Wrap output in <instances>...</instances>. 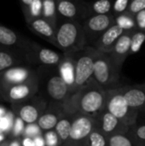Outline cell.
Returning a JSON list of instances; mask_svg holds the SVG:
<instances>
[{"label": "cell", "instance_id": "6da1fadb", "mask_svg": "<svg viewBox=\"0 0 145 146\" xmlns=\"http://www.w3.org/2000/svg\"><path fill=\"white\" fill-rule=\"evenodd\" d=\"M106 99L107 91L92 80L76 91L62 108L65 113H80L97 120L106 108Z\"/></svg>", "mask_w": 145, "mask_h": 146}, {"label": "cell", "instance_id": "7a4b0ae2", "mask_svg": "<svg viewBox=\"0 0 145 146\" xmlns=\"http://www.w3.org/2000/svg\"><path fill=\"white\" fill-rule=\"evenodd\" d=\"M56 46L63 53H75L89 46L82 22L58 21L56 33Z\"/></svg>", "mask_w": 145, "mask_h": 146}, {"label": "cell", "instance_id": "3957f363", "mask_svg": "<svg viewBox=\"0 0 145 146\" xmlns=\"http://www.w3.org/2000/svg\"><path fill=\"white\" fill-rule=\"evenodd\" d=\"M121 71L109 54L98 51L94 62L93 80L105 91H111L122 87L121 84Z\"/></svg>", "mask_w": 145, "mask_h": 146}, {"label": "cell", "instance_id": "277c9868", "mask_svg": "<svg viewBox=\"0 0 145 146\" xmlns=\"http://www.w3.org/2000/svg\"><path fill=\"white\" fill-rule=\"evenodd\" d=\"M97 54L98 51L92 46H87L82 50L73 53L75 66V83L72 95L93 80L94 62Z\"/></svg>", "mask_w": 145, "mask_h": 146}, {"label": "cell", "instance_id": "5b68a950", "mask_svg": "<svg viewBox=\"0 0 145 146\" xmlns=\"http://www.w3.org/2000/svg\"><path fill=\"white\" fill-rule=\"evenodd\" d=\"M105 109L130 127L138 122L139 112L130 107L120 88L107 92Z\"/></svg>", "mask_w": 145, "mask_h": 146}, {"label": "cell", "instance_id": "8992f818", "mask_svg": "<svg viewBox=\"0 0 145 146\" xmlns=\"http://www.w3.org/2000/svg\"><path fill=\"white\" fill-rule=\"evenodd\" d=\"M45 92L49 99L48 104H55L63 107L71 97L69 86L62 78L58 67L46 79Z\"/></svg>", "mask_w": 145, "mask_h": 146}, {"label": "cell", "instance_id": "52a82bcc", "mask_svg": "<svg viewBox=\"0 0 145 146\" xmlns=\"http://www.w3.org/2000/svg\"><path fill=\"white\" fill-rule=\"evenodd\" d=\"M73 115L70 138L67 146H81L85 144L91 132L97 127V120L84 114Z\"/></svg>", "mask_w": 145, "mask_h": 146}, {"label": "cell", "instance_id": "ba28073f", "mask_svg": "<svg viewBox=\"0 0 145 146\" xmlns=\"http://www.w3.org/2000/svg\"><path fill=\"white\" fill-rule=\"evenodd\" d=\"M115 24L113 14L91 16L82 22L87 44L91 46L107 30Z\"/></svg>", "mask_w": 145, "mask_h": 146}, {"label": "cell", "instance_id": "9c48e42d", "mask_svg": "<svg viewBox=\"0 0 145 146\" xmlns=\"http://www.w3.org/2000/svg\"><path fill=\"white\" fill-rule=\"evenodd\" d=\"M58 21H74L83 22L89 18L86 2L73 0L56 1Z\"/></svg>", "mask_w": 145, "mask_h": 146}, {"label": "cell", "instance_id": "30bf717a", "mask_svg": "<svg viewBox=\"0 0 145 146\" xmlns=\"http://www.w3.org/2000/svg\"><path fill=\"white\" fill-rule=\"evenodd\" d=\"M97 127L108 138L115 134H125L130 131V127L110 114L106 109L97 119Z\"/></svg>", "mask_w": 145, "mask_h": 146}, {"label": "cell", "instance_id": "8fae6325", "mask_svg": "<svg viewBox=\"0 0 145 146\" xmlns=\"http://www.w3.org/2000/svg\"><path fill=\"white\" fill-rule=\"evenodd\" d=\"M134 32L135 31H126L118 39L112 51L109 53L110 57L120 68H122L124 62L131 54L132 38Z\"/></svg>", "mask_w": 145, "mask_h": 146}, {"label": "cell", "instance_id": "7c38bea8", "mask_svg": "<svg viewBox=\"0 0 145 146\" xmlns=\"http://www.w3.org/2000/svg\"><path fill=\"white\" fill-rule=\"evenodd\" d=\"M126 31H124L121 27H119L117 24H115L109 30H107L91 46L99 52L109 54L118 39Z\"/></svg>", "mask_w": 145, "mask_h": 146}, {"label": "cell", "instance_id": "4fadbf2b", "mask_svg": "<svg viewBox=\"0 0 145 146\" xmlns=\"http://www.w3.org/2000/svg\"><path fill=\"white\" fill-rule=\"evenodd\" d=\"M126 102L139 113H145V88L138 85L123 86L120 88Z\"/></svg>", "mask_w": 145, "mask_h": 146}, {"label": "cell", "instance_id": "5bb4252c", "mask_svg": "<svg viewBox=\"0 0 145 146\" xmlns=\"http://www.w3.org/2000/svg\"><path fill=\"white\" fill-rule=\"evenodd\" d=\"M63 114L64 110L62 106L48 104L46 110L39 117L37 124L42 131L48 132L50 130H54Z\"/></svg>", "mask_w": 145, "mask_h": 146}, {"label": "cell", "instance_id": "9a60e30c", "mask_svg": "<svg viewBox=\"0 0 145 146\" xmlns=\"http://www.w3.org/2000/svg\"><path fill=\"white\" fill-rule=\"evenodd\" d=\"M47 102L44 99H37L33 104L23 105L19 111L20 118L26 124L37 123L39 117L47 108Z\"/></svg>", "mask_w": 145, "mask_h": 146}, {"label": "cell", "instance_id": "2e32d148", "mask_svg": "<svg viewBox=\"0 0 145 146\" xmlns=\"http://www.w3.org/2000/svg\"><path fill=\"white\" fill-rule=\"evenodd\" d=\"M57 67L62 78L69 86L72 95L75 83V66L73 53H63L62 58Z\"/></svg>", "mask_w": 145, "mask_h": 146}, {"label": "cell", "instance_id": "e0dca14e", "mask_svg": "<svg viewBox=\"0 0 145 146\" xmlns=\"http://www.w3.org/2000/svg\"><path fill=\"white\" fill-rule=\"evenodd\" d=\"M31 28L38 35L47 39L50 43L56 45V27L52 26L43 17L34 19L31 21Z\"/></svg>", "mask_w": 145, "mask_h": 146}, {"label": "cell", "instance_id": "ac0fdd59", "mask_svg": "<svg viewBox=\"0 0 145 146\" xmlns=\"http://www.w3.org/2000/svg\"><path fill=\"white\" fill-rule=\"evenodd\" d=\"M73 115L65 113L59 120L56 128L54 129L59 137V139L62 146H67L70 138V132L73 123Z\"/></svg>", "mask_w": 145, "mask_h": 146}, {"label": "cell", "instance_id": "d6986e66", "mask_svg": "<svg viewBox=\"0 0 145 146\" xmlns=\"http://www.w3.org/2000/svg\"><path fill=\"white\" fill-rule=\"evenodd\" d=\"M38 89V83L32 81L29 84L15 85L9 91V97L14 101H20L26 99L32 96Z\"/></svg>", "mask_w": 145, "mask_h": 146}, {"label": "cell", "instance_id": "ffe728a7", "mask_svg": "<svg viewBox=\"0 0 145 146\" xmlns=\"http://www.w3.org/2000/svg\"><path fill=\"white\" fill-rule=\"evenodd\" d=\"M89 17L94 15L112 14L113 3L109 0H100L97 2H86Z\"/></svg>", "mask_w": 145, "mask_h": 146}, {"label": "cell", "instance_id": "44dd1931", "mask_svg": "<svg viewBox=\"0 0 145 146\" xmlns=\"http://www.w3.org/2000/svg\"><path fill=\"white\" fill-rule=\"evenodd\" d=\"M38 61L46 66H58L60 63L62 55L46 48H40L37 53Z\"/></svg>", "mask_w": 145, "mask_h": 146}, {"label": "cell", "instance_id": "7402d4cb", "mask_svg": "<svg viewBox=\"0 0 145 146\" xmlns=\"http://www.w3.org/2000/svg\"><path fill=\"white\" fill-rule=\"evenodd\" d=\"M42 17L48 21L52 26L57 27L58 15L56 9V1L44 0L43 1V15Z\"/></svg>", "mask_w": 145, "mask_h": 146}, {"label": "cell", "instance_id": "603a6c76", "mask_svg": "<svg viewBox=\"0 0 145 146\" xmlns=\"http://www.w3.org/2000/svg\"><path fill=\"white\" fill-rule=\"evenodd\" d=\"M29 72L22 68H15L9 69L4 74V78L7 81L16 85H21L26 81L29 78Z\"/></svg>", "mask_w": 145, "mask_h": 146}, {"label": "cell", "instance_id": "cb8c5ba5", "mask_svg": "<svg viewBox=\"0 0 145 146\" xmlns=\"http://www.w3.org/2000/svg\"><path fill=\"white\" fill-rule=\"evenodd\" d=\"M108 146H141L128 132L125 134H115L109 137Z\"/></svg>", "mask_w": 145, "mask_h": 146}, {"label": "cell", "instance_id": "d4e9b609", "mask_svg": "<svg viewBox=\"0 0 145 146\" xmlns=\"http://www.w3.org/2000/svg\"><path fill=\"white\" fill-rule=\"evenodd\" d=\"M115 24L121 27L124 31H136L138 30L135 17L126 12L115 17Z\"/></svg>", "mask_w": 145, "mask_h": 146}, {"label": "cell", "instance_id": "484cf974", "mask_svg": "<svg viewBox=\"0 0 145 146\" xmlns=\"http://www.w3.org/2000/svg\"><path fill=\"white\" fill-rule=\"evenodd\" d=\"M108 140L109 138L96 127L89 135L85 145L87 146H108Z\"/></svg>", "mask_w": 145, "mask_h": 146}, {"label": "cell", "instance_id": "4316f807", "mask_svg": "<svg viewBox=\"0 0 145 146\" xmlns=\"http://www.w3.org/2000/svg\"><path fill=\"white\" fill-rule=\"evenodd\" d=\"M17 41L16 34L10 29L0 26V44L4 45H11Z\"/></svg>", "mask_w": 145, "mask_h": 146}, {"label": "cell", "instance_id": "83f0119b", "mask_svg": "<svg viewBox=\"0 0 145 146\" xmlns=\"http://www.w3.org/2000/svg\"><path fill=\"white\" fill-rule=\"evenodd\" d=\"M130 133L141 146H145V123L138 122L130 128Z\"/></svg>", "mask_w": 145, "mask_h": 146}, {"label": "cell", "instance_id": "f1b7e54d", "mask_svg": "<svg viewBox=\"0 0 145 146\" xmlns=\"http://www.w3.org/2000/svg\"><path fill=\"white\" fill-rule=\"evenodd\" d=\"M145 41V32L136 30L132 35V47H131V54L137 53L140 50L143 44Z\"/></svg>", "mask_w": 145, "mask_h": 146}, {"label": "cell", "instance_id": "f546056e", "mask_svg": "<svg viewBox=\"0 0 145 146\" xmlns=\"http://www.w3.org/2000/svg\"><path fill=\"white\" fill-rule=\"evenodd\" d=\"M130 1L129 0H117L113 3V9L112 14L114 15L115 18L126 13L127 11Z\"/></svg>", "mask_w": 145, "mask_h": 146}, {"label": "cell", "instance_id": "4dcf8cb0", "mask_svg": "<svg viewBox=\"0 0 145 146\" xmlns=\"http://www.w3.org/2000/svg\"><path fill=\"white\" fill-rule=\"evenodd\" d=\"M29 14L31 17L34 19L41 18L43 15V1L41 0H33L32 3L28 6Z\"/></svg>", "mask_w": 145, "mask_h": 146}, {"label": "cell", "instance_id": "1f68e13d", "mask_svg": "<svg viewBox=\"0 0 145 146\" xmlns=\"http://www.w3.org/2000/svg\"><path fill=\"white\" fill-rule=\"evenodd\" d=\"M143 10H145V0H132L130 1L126 12L135 17Z\"/></svg>", "mask_w": 145, "mask_h": 146}, {"label": "cell", "instance_id": "d6a6232c", "mask_svg": "<svg viewBox=\"0 0 145 146\" xmlns=\"http://www.w3.org/2000/svg\"><path fill=\"white\" fill-rule=\"evenodd\" d=\"M24 134L26 138H30L33 139L37 137L42 136V130L37 123L27 124L25 127Z\"/></svg>", "mask_w": 145, "mask_h": 146}, {"label": "cell", "instance_id": "836d02e7", "mask_svg": "<svg viewBox=\"0 0 145 146\" xmlns=\"http://www.w3.org/2000/svg\"><path fill=\"white\" fill-rule=\"evenodd\" d=\"M14 115L12 113H7L4 116L0 118V132H9L14 126Z\"/></svg>", "mask_w": 145, "mask_h": 146}, {"label": "cell", "instance_id": "e575fe53", "mask_svg": "<svg viewBox=\"0 0 145 146\" xmlns=\"http://www.w3.org/2000/svg\"><path fill=\"white\" fill-rule=\"evenodd\" d=\"M44 139L46 146H62L59 139V137L56 134L55 130L45 132L44 135Z\"/></svg>", "mask_w": 145, "mask_h": 146}, {"label": "cell", "instance_id": "d590c367", "mask_svg": "<svg viewBox=\"0 0 145 146\" xmlns=\"http://www.w3.org/2000/svg\"><path fill=\"white\" fill-rule=\"evenodd\" d=\"M13 64V58L6 52L0 51V71L4 70Z\"/></svg>", "mask_w": 145, "mask_h": 146}, {"label": "cell", "instance_id": "8d00e7d4", "mask_svg": "<svg viewBox=\"0 0 145 146\" xmlns=\"http://www.w3.org/2000/svg\"><path fill=\"white\" fill-rule=\"evenodd\" d=\"M25 122L20 118H16L15 120V122H14V126H13V133L15 136H18L20 135L21 133H24V130H25Z\"/></svg>", "mask_w": 145, "mask_h": 146}, {"label": "cell", "instance_id": "74e56055", "mask_svg": "<svg viewBox=\"0 0 145 146\" xmlns=\"http://www.w3.org/2000/svg\"><path fill=\"white\" fill-rule=\"evenodd\" d=\"M135 21L138 30L145 32V10L141 11L135 16Z\"/></svg>", "mask_w": 145, "mask_h": 146}, {"label": "cell", "instance_id": "f35d334b", "mask_svg": "<svg viewBox=\"0 0 145 146\" xmlns=\"http://www.w3.org/2000/svg\"><path fill=\"white\" fill-rule=\"evenodd\" d=\"M33 141H34V146H46L44 136L37 137V138L33 139Z\"/></svg>", "mask_w": 145, "mask_h": 146}, {"label": "cell", "instance_id": "ab89813d", "mask_svg": "<svg viewBox=\"0 0 145 146\" xmlns=\"http://www.w3.org/2000/svg\"><path fill=\"white\" fill-rule=\"evenodd\" d=\"M22 145H23V146H34V141L32 139L25 138L22 140Z\"/></svg>", "mask_w": 145, "mask_h": 146}, {"label": "cell", "instance_id": "60d3db41", "mask_svg": "<svg viewBox=\"0 0 145 146\" xmlns=\"http://www.w3.org/2000/svg\"><path fill=\"white\" fill-rule=\"evenodd\" d=\"M32 1L33 0H22L21 2H22V3H24L25 5H26L28 7V6H30L32 3Z\"/></svg>", "mask_w": 145, "mask_h": 146}, {"label": "cell", "instance_id": "b9f144b4", "mask_svg": "<svg viewBox=\"0 0 145 146\" xmlns=\"http://www.w3.org/2000/svg\"><path fill=\"white\" fill-rule=\"evenodd\" d=\"M6 114H7V113H6L5 110H4L3 108L0 107V118H1V117H3V116H4Z\"/></svg>", "mask_w": 145, "mask_h": 146}, {"label": "cell", "instance_id": "7bdbcfd3", "mask_svg": "<svg viewBox=\"0 0 145 146\" xmlns=\"http://www.w3.org/2000/svg\"><path fill=\"white\" fill-rule=\"evenodd\" d=\"M9 146H20V145H19V143H18V142L15 141V142H12V143L9 145Z\"/></svg>", "mask_w": 145, "mask_h": 146}, {"label": "cell", "instance_id": "ee69618b", "mask_svg": "<svg viewBox=\"0 0 145 146\" xmlns=\"http://www.w3.org/2000/svg\"><path fill=\"white\" fill-rule=\"evenodd\" d=\"M3 140H4V135L0 132V143H1V142H3Z\"/></svg>", "mask_w": 145, "mask_h": 146}, {"label": "cell", "instance_id": "f6af8a7d", "mask_svg": "<svg viewBox=\"0 0 145 146\" xmlns=\"http://www.w3.org/2000/svg\"><path fill=\"white\" fill-rule=\"evenodd\" d=\"M138 86H141V87H143V88H145V82L142 83V84H138Z\"/></svg>", "mask_w": 145, "mask_h": 146}, {"label": "cell", "instance_id": "bcb514c9", "mask_svg": "<svg viewBox=\"0 0 145 146\" xmlns=\"http://www.w3.org/2000/svg\"><path fill=\"white\" fill-rule=\"evenodd\" d=\"M81 146H87V145H81Z\"/></svg>", "mask_w": 145, "mask_h": 146}]
</instances>
